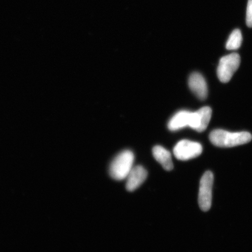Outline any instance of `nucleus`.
Segmentation results:
<instances>
[{"label":"nucleus","mask_w":252,"mask_h":252,"mask_svg":"<svg viewBox=\"0 0 252 252\" xmlns=\"http://www.w3.org/2000/svg\"><path fill=\"white\" fill-rule=\"evenodd\" d=\"M252 134L248 132L231 133L226 130H213L210 134V140L214 146L221 147H233L250 143Z\"/></svg>","instance_id":"obj_1"},{"label":"nucleus","mask_w":252,"mask_h":252,"mask_svg":"<svg viewBox=\"0 0 252 252\" xmlns=\"http://www.w3.org/2000/svg\"><path fill=\"white\" fill-rule=\"evenodd\" d=\"M134 160V154L130 151L126 150L120 153L110 165V176L116 181L124 180L133 168Z\"/></svg>","instance_id":"obj_2"},{"label":"nucleus","mask_w":252,"mask_h":252,"mask_svg":"<svg viewBox=\"0 0 252 252\" xmlns=\"http://www.w3.org/2000/svg\"><path fill=\"white\" fill-rule=\"evenodd\" d=\"M240 64L241 58L238 53H232L220 59L217 68V76L220 81L223 83H228Z\"/></svg>","instance_id":"obj_3"},{"label":"nucleus","mask_w":252,"mask_h":252,"mask_svg":"<svg viewBox=\"0 0 252 252\" xmlns=\"http://www.w3.org/2000/svg\"><path fill=\"white\" fill-rule=\"evenodd\" d=\"M213 182V173L205 172L201 179L198 198L200 209L205 212H208L212 207Z\"/></svg>","instance_id":"obj_4"},{"label":"nucleus","mask_w":252,"mask_h":252,"mask_svg":"<svg viewBox=\"0 0 252 252\" xmlns=\"http://www.w3.org/2000/svg\"><path fill=\"white\" fill-rule=\"evenodd\" d=\"M203 152L202 146L197 142L188 140H181L173 149V154L176 159L188 160L200 156Z\"/></svg>","instance_id":"obj_5"},{"label":"nucleus","mask_w":252,"mask_h":252,"mask_svg":"<svg viewBox=\"0 0 252 252\" xmlns=\"http://www.w3.org/2000/svg\"><path fill=\"white\" fill-rule=\"evenodd\" d=\"M148 173L143 166L133 167L127 176L126 182V189L129 191H133L143 184L147 178Z\"/></svg>","instance_id":"obj_6"},{"label":"nucleus","mask_w":252,"mask_h":252,"mask_svg":"<svg viewBox=\"0 0 252 252\" xmlns=\"http://www.w3.org/2000/svg\"><path fill=\"white\" fill-rule=\"evenodd\" d=\"M189 86L198 99L204 100L207 98V85L202 75L198 72L192 73L189 78Z\"/></svg>","instance_id":"obj_7"},{"label":"nucleus","mask_w":252,"mask_h":252,"mask_svg":"<svg viewBox=\"0 0 252 252\" xmlns=\"http://www.w3.org/2000/svg\"><path fill=\"white\" fill-rule=\"evenodd\" d=\"M192 112L187 110H182L173 116L170 120L168 128L170 130L176 131L190 126L191 120Z\"/></svg>","instance_id":"obj_8"},{"label":"nucleus","mask_w":252,"mask_h":252,"mask_svg":"<svg viewBox=\"0 0 252 252\" xmlns=\"http://www.w3.org/2000/svg\"><path fill=\"white\" fill-rule=\"evenodd\" d=\"M153 156L158 162L167 171H171L173 168L172 156L169 151L160 146L154 147Z\"/></svg>","instance_id":"obj_9"},{"label":"nucleus","mask_w":252,"mask_h":252,"mask_svg":"<svg viewBox=\"0 0 252 252\" xmlns=\"http://www.w3.org/2000/svg\"><path fill=\"white\" fill-rule=\"evenodd\" d=\"M242 42L241 32L235 30L232 32L226 44V49L229 50H237L241 47Z\"/></svg>","instance_id":"obj_10"},{"label":"nucleus","mask_w":252,"mask_h":252,"mask_svg":"<svg viewBox=\"0 0 252 252\" xmlns=\"http://www.w3.org/2000/svg\"><path fill=\"white\" fill-rule=\"evenodd\" d=\"M247 24L249 27H252V0H248L247 11Z\"/></svg>","instance_id":"obj_11"}]
</instances>
